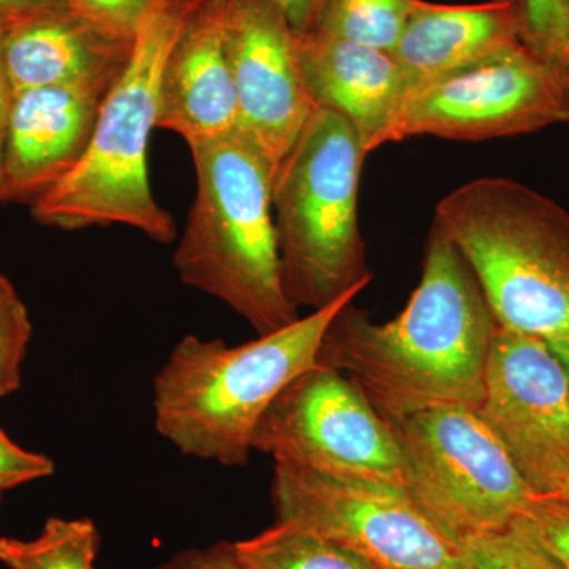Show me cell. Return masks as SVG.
Masks as SVG:
<instances>
[{
	"instance_id": "1",
	"label": "cell",
	"mask_w": 569,
	"mask_h": 569,
	"mask_svg": "<svg viewBox=\"0 0 569 569\" xmlns=\"http://www.w3.org/2000/svg\"><path fill=\"white\" fill-rule=\"evenodd\" d=\"M355 301L326 328L317 366L343 373L388 422L481 408L498 321L458 247L432 223L406 309L377 325Z\"/></svg>"
},
{
	"instance_id": "2",
	"label": "cell",
	"mask_w": 569,
	"mask_h": 569,
	"mask_svg": "<svg viewBox=\"0 0 569 569\" xmlns=\"http://www.w3.org/2000/svg\"><path fill=\"white\" fill-rule=\"evenodd\" d=\"M356 296L242 346L183 337L153 380L157 432L182 455L244 467L258 421L296 377L317 366L326 328Z\"/></svg>"
},
{
	"instance_id": "3",
	"label": "cell",
	"mask_w": 569,
	"mask_h": 569,
	"mask_svg": "<svg viewBox=\"0 0 569 569\" xmlns=\"http://www.w3.org/2000/svg\"><path fill=\"white\" fill-rule=\"evenodd\" d=\"M190 152L197 194L176 247V271L231 307L258 336L293 325L301 317L283 288L271 164L239 129Z\"/></svg>"
},
{
	"instance_id": "4",
	"label": "cell",
	"mask_w": 569,
	"mask_h": 569,
	"mask_svg": "<svg viewBox=\"0 0 569 569\" xmlns=\"http://www.w3.org/2000/svg\"><path fill=\"white\" fill-rule=\"evenodd\" d=\"M498 325L569 347V212L526 183L478 178L437 204Z\"/></svg>"
},
{
	"instance_id": "5",
	"label": "cell",
	"mask_w": 569,
	"mask_h": 569,
	"mask_svg": "<svg viewBox=\"0 0 569 569\" xmlns=\"http://www.w3.org/2000/svg\"><path fill=\"white\" fill-rule=\"evenodd\" d=\"M197 2L162 0L142 22L126 70L104 97L84 159L33 201L36 222L66 231L126 224L160 244L174 241L173 217L152 194L148 146L164 61Z\"/></svg>"
},
{
	"instance_id": "6",
	"label": "cell",
	"mask_w": 569,
	"mask_h": 569,
	"mask_svg": "<svg viewBox=\"0 0 569 569\" xmlns=\"http://www.w3.org/2000/svg\"><path fill=\"white\" fill-rule=\"evenodd\" d=\"M367 152L353 126L317 107L272 176L284 293L296 309H325L372 282L359 230Z\"/></svg>"
},
{
	"instance_id": "7",
	"label": "cell",
	"mask_w": 569,
	"mask_h": 569,
	"mask_svg": "<svg viewBox=\"0 0 569 569\" xmlns=\"http://www.w3.org/2000/svg\"><path fill=\"white\" fill-rule=\"evenodd\" d=\"M389 426L408 492L456 541L509 529L535 496L479 410L436 408Z\"/></svg>"
},
{
	"instance_id": "8",
	"label": "cell",
	"mask_w": 569,
	"mask_h": 569,
	"mask_svg": "<svg viewBox=\"0 0 569 569\" xmlns=\"http://www.w3.org/2000/svg\"><path fill=\"white\" fill-rule=\"evenodd\" d=\"M569 123V66L523 41L422 82L407 97L385 144L413 137L486 141Z\"/></svg>"
},
{
	"instance_id": "9",
	"label": "cell",
	"mask_w": 569,
	"mask_h": 569,
	"mask_svg": "<svg viewBox=\"0 0 569 569\" xmlns=\"http://www.w3.org/2000/svg\"><path fill=\"white\" fill-rule=\"evenodd\" d=\"M276 522L353 550L380 569H467L462 546L407 489L276 463Z\"/></svg>"
},
{
	"instance_id": "10",
	"label": "cell",
	"mask_w": 569,
	"mask_h": 569,
	"mask_svg": "<svg viewBox=\"0 0 569 569\" xmlns=\"http://www.w3.org/2000/svg\"><path fill=\"white\" fill-rule=\"evenodd\" d=\"M253 451L325 477L407 489L391 426L343 373L316 366L276 397L254 427Z\"/></svg>"
},
{
	"instance_id": "11",
	"label": "cell",
	"mask_w": 569,
	"mask_h": 569,
	"mask_svg": "<svg viewBox=\"0 0 569 569\" xmlns=\"http://www.w3.org/2000/svg\"><path fill=\"white\" fill-rule=\"evenodd\" d=\"M479 413L535 496L561 488L569 478V378L548 342L498 325Z\"/></svg>"
},
{
	"instance_id": "12",
	"label": "cell",
	"mask_w": 569,
	"mask_h": 569,
	"mask_svg": "<svg viewBox=\"0 0 569 569\" xmlns=\"http://www.w3.org/2000/svg\"><path fill=\"white\" fill-rule=\"evenodd\" d=\"M223 33L238 129L276 171L317 108L307 88L299 33L277 0H224Z\"/></svg>"
},
{
	"instance_id": "13",
	"label": "cell",
	"mask_w": 569,
	"mask_h": 569,
	"mask_svg": "<svg viewBox=\"0 0 569 569\" xmlns=\"http://www.w3.org/2000/svg\"><path fill=\"white\" fill-rule=\"evenodd\" d=\"M114 82L13 93L0 203L32 204L80 164Z\"/></svg>"
},
{
	"instance_id": "14",
	"label": "cell",
	"mask_w": 569,
	"mask_h": 569,
	"mask_svg": "<svg viewBox=\"0 0 569 569\" xmlns=\"http://www.w3.org/2000/svg\"><path fill=\"white\" fill-rule=\"evenodd\" d=\"M223 14L224 0H198L160 74L157 127L178 133L189 148L238 130Z\"/></svg>"
},
{
	"instance_id": "15",
	"label": "cell",
	"mask_w": 569,
	"mask_h": 569,
	"mask_svg": "<svg viewBox=\"0 0 569 569\" xmlns=\"http://www.w3.org/2000/svg\"><path fill=\"white\" fill-rule=\"evenodd\" d=\"M307 88L317 107L346 118L370 152L385 144L415 84L392 52L320 31L299 33Z\"/></svg>"
},
{
	"instance_id": "16",
	"label": "cell",
	"mask_w": 569,
	"mask_h": 569,
	"mask_svg": "<svg viewBox=\"0 0 569 569\" xmlns=\"http://www.w3.org/2000/svg\"><path fill=\"white\" fill-rule=\"evenodd\" d=\"M134 40L97 28L73 11L39 14L2 31V62L11 92L82 82H114Z\"/></svg>"
},
{
	"instance_id": "17",
	"label": "cell",
	"mask_w": 569,
	"mask_h": 569,
	"mask_svg": "<svg viewBox=\"0 0 569 569\" xmlns=\"http://www.w3.org/2000/svg\"><path fill=\"white\" fill-rule=\"evenodd\" d=\"M520 41L519 0L462 6L419 0L392 56L417 88Z\"/></svg>"
},
{
	"instance_id": "18",
	"label": "cell",
	"mask_w": 569,
	"mask_h": 569,
	"mask_svg": "<svg viewBox=\"0 0 569 569\" xmlns=\"http://www.w3.org/2000/svg\"><path fill=\"white\" fill-rule=\"evenodd\" d=\"M234 546L247 569H380L353 550L282 522Z\"/></svg>"
},
{
	"instance_id": "19",
	"label": "cell",
	"mask_w": 569,
	"mask_h": 569,
	"mask_svg": "<svg viewBox=\"0 0 569 569\" xmlns=\"http://www.w3.org/2000/svg\"><path fill=\"white\" fill-rule=\"evenodd\" d=\"M100 546L92 519L50 518L37 538H0V563L9 569H96Z\"/></svg>"
},
{
	"instance_id": "20",
	"label": "cell",
	"mask_w": 569,
	"mask_h": 569,
	"mask_svg": "<svg viewBox=\"0 0 569 569\" xmlns=\"http://www.w3.org/2000/svg\"><path fill=\"white\" fill-rule=\"evenodd\" d=\"M419 0H326L316 31L392 52Z\"/></svg>"
},
{
	"instance_id": "21",
	"label": "cell",
	"mask_w": 569,
	"mask_h": 569,
	"mask_svg": "<svg viewBox=\"0 0 569 569\" xmlns=\"http://www.w3.org/2000/svg\"><path fill=\"white\" fill-rule=\"evenodd\" d=\"M31 337L28 307L13 283L0 272V397L13 395L21 388L22 365Z\"/></svg>"
},
{
	"instance_id": "22",
	"label": "cell",
	"mask_w": 569,
	"mask_h": 569,
	"mask_svg": "<svg viewBox=\"0 0 569 569\" xmlns=\"http://www.w3.org/2000/svg\"><path fill=\"white\" fill-rule=\"evenodd\" d=\"M467 569H561L545 550L515 529L460 542Z\"/></svg>"
},
{
	"instance_id": "23",
	"label": "cell",
	"mask_w": 569,
	"mask_h": 569,
	"mask_svg": "<svg viewBox=\"0 0 569 569\" xmlns=\"http://www.w3.org/2000/svg\"><path fill=\"white\" fill-rule=\"evenodd\" d=\"M511 529L545 550L561 569H569V500L533 496L512 520Z\"/></svg>"
},
{
	"instance_id": "24",
	"label": "cell",
	"mask_w": 569,
	"mask_h": 569,
	"mask_svg": "<svg viewBox=\"0 0 569 569\" xmlns=\"http://www.w3.org/2000/svg\"><path fill=\"white\" fill-rule=\"evenodd\" d=\"M520 37L549 61L569 66L567 0H519Z\"/></svg>"
},
{
	"instance_id": "25",
	"label": "cell",
	"mask_w": 569,
	"mask_h": 569,
	"mask_svg": "<svg viewBox=\"0 0 569 569\" xmlns=\"http://www.w3.org/2000/svg\"><path fill=\"white\" fill-rule=\"evenodd\" d=\"M162 0H67V7L97 28L134 40L146 18Z\"/></svg>"
},
{
	"instance_id": "26",
	"label": "cell",
	"mask_w": 569,
	"mask_h": 569,
	"mask_svg": "<svg viewBox=\"0 0 569 569\" xmlns=\"http://www.w3.org/2000/svg\"><path fill=\"white\" fill-rule=\"evenodd\" d=\"M54 470L51 458L21 448L0 429V496L6 490L51 477Z\"/></svg>"
},
{
	"instance_id": "27",
	"label": "cell",
	"mask_w": 569,
	"mask_h": 569,
	"mask_svg": "<svg viewBox=\"0 0 569 569\" xmlns=\"http://www.w3.org/2000/svg\"><path fill=\"white\" fill-rule=\"evenodd\" d=\"M153 569H247L234 542L220 541L206 548L183 550Z\"/></svg>"
},
{
	"instance_id": "28",
	"label": "cell",
	"mask_w": 569,
	"mask_h": 569,
	"mask_svg": "<svg viewBox=\"0 0 569 569\" xmlns=\"http://www.w3.org/2000/svg\"><path fill=\"white\" fill-rule=\"evenodd\" d=\"M67 9V0H0V28L6 29L39 14Z\"/></svg>"
},
{
	"instance_id": "29",
	"label": "cell",
	"mask_w": 569,
	"mask_h": 569,
	"mask_svg": "<svg viewBox=\"0 0 569 569\" xmlns=\"http://www.w3.org/2000/svg\"><path fill=\"white\" fill-rule=\"evenodd\" d=\"M298 33L316 31L326 0H277Z\"/></svg>"
},
{
	"instance_id": "30",
	"label": "cell",
	"mask_w": 569,
	"mask_h": 569,
	"mask_svg": "<svg viewBox=\"0 0 569 569\" xmlns=\"http://www.w3.org/2000/svg\"><path fill=\"white\" fill-rule=\"evenodd\" d=\"M2 31L3 29L0 28V197H2L3 157H6L7 132H9L11 100H13V92H11L9 80H7L6 70H3Z\"/></svg>"
},
{
	"instance_id": "31",
	"label": "cell",
	"mask_w": 569,
	"mask_h": 569,
	"mask_svg": "<svg viewBox=\"0 0 569 569\" xmlns=\"http://www.w3.org/2000/svg\"><path fill=\"white\" fill-rule=\"evenodd\" d=\"M552 347V350L556 351L557 356L561 359V362H563L565 369H567L568 378H569V347L565 346H550Z\"/></svg>"
},
{
	"instance_id": "32",
	"label": "cell",
	"mask_w": 569,
	"mask_h": 569,
	"mask_svg": "<svg viewBox=\"0 0 569 569\" xmlns=\"http://www.w3.org/2000/svg\"><path fill=\"white\" fill-rule=\"evenodd\" d=\"M552 497H560L565 498V500H569V478L563 482V485H561V488L557 490L556 493H552Z\"/></svg>"
},
{
	"instance_id": "33",
	"label": "cell",
	"mask_w": 569,
	"mask_h": 569,
	"mask_svg": "<svg viewBox=\"0 0 569 569\" xmlns=\"http://www.w3.org/2000/svg\"><path fill=\"white\" fill-rule=\"evenodd\" d=\"M567 24H568V39H569V0H567Z\"/></svg>"
},
{
	"instance_id": "34",
	"label": "cell",
	"mask_w": 569,
	"mask_h": 569,
	"mask_svg": "<svg viewBox=\"0 0 569 569\" xmlns=\"http://www.w3.org/2000/svg\"><path fill=\"white\" fill-rule=\"evenodd\" d=\"M0 503H2V496H0Z\"/></svg>"
}]
</instances>
